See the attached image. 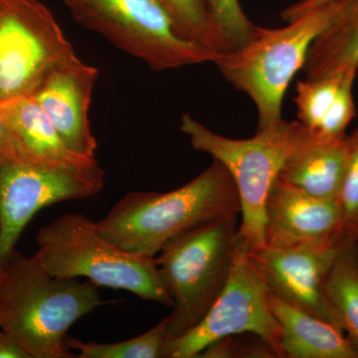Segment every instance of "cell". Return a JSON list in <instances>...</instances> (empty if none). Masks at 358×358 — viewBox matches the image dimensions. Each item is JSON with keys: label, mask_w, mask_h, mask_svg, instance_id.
Instances as JSON below:
<instances>
[{"label": "cell", "mask_w": 358, "mask_h": 358, "mask_svg": "<svg viewBox=\"0 0 358 358\" xmlns=\"http://www.w3.org/2000/svg\"><path fill=\"white\" fill-rule=\"evenodd\" d=\"M0 288V329L30 358H71L68 331L78 320L109 303L99 286L78 278L54 277L36 256L14 251Z\"/></svg>", "instance_id": "cell-1"}, {"label": "cell", "mask_w": 358, "mask_h": 358, "mask_svg": "<svg viewBox=\"0 0 358 358\" xmlns=\"http://www.w3.org/2000/svg\"><path fill=\"white\" fill-rule=\"evenodd\" d=\"M240 212L234 181L214 159L203 173L173 192L128 193L96 226L105 239L122 249L155 257L188 231Z\"/></svg>", "instance_id": "cell-2"}, {"label": "cell", "mask_w": 358, "mask_h": 358, "mask_svg": "<svg viewBox=\"0 0 358 358\" xmlns=\"http://www.w3.org/2000/svg\"><path fill=\"white\" fill-rule=\"evenodd\" d=\"M352 0H329L279 29L257 27L248 43L216 59L224 78L258 110V131L282 122V103L292 80L303 68L313 42Z\"/></svg>", "instance_id": "cell-3"}, {"label": "cell", "mask_w": 358, "mask_h": 358, "mask_svg": "<svg viewBox=\"0 0 358 358\" xmlns=\"http://www.w3.org/2000/svg\"><path fill=\"white\" fill-rule=\"evenodd\" d=\"M181 131L194 150L210 155L225 166L236 186L241 204L242 222L236 246L245 252L263 248L266 201L285 162L310 131L300 121L286 122L257 131L253 138L234 140L213 133L201 122L185 114Z\"/></svg>", "instance_id": "cell-4"}, {"label": "cell", "mask_w": 358, "mask_h": 358, "mask_svg": "<svg viewBox=\"0 0 358 358\" xmlns=\"http://www.w3.org/2000/svg\"><path fill=\"white\" fill-rule=\"evenodd\" d=\"M35 256L54 277L87 278L99 287L131 292L138 298L173 308L155 257L131 253L108 241L96 222L68 213L37 234Z\"/></svg>", "instance_id": "cell-5"}, {"label": "cell", "mask_w": 358, "mask_h": 358, "mask_svg": "<svg viewBox=\"0 0 358 358\" xmlns=\"http://www.w3.org/2000/svg\"><path fill=\"white\" fill-rule=\"evenodd\" d=\"M237 216L188 231L160 251V279L173 301V312L166 317L167 339L196 326L225 288L236 252Z\"/></svg>", "instance_id": "cell-6"}, {"label": "cell", "mask_w": 358, "mask_h": 358, "mask_svg": "<svg viewBox=\"0 0 358 358\" xmlns=\"http://www.w3.org/2000/svg\"><path fill=\"white\" fill-rule=\"evenodd\" d=\"M73 20L155 71L215 62L157 0H62Z\"/></svg>", "instance_id": "cell-7"}, {"label": "cell", "mask_w": 358, "mask_h": 358, "mask_svg": "<svg viewBox=\"0 0 358 358\" xmlns=\"http://www.w3.org/2000/svg\"><path fill=\"white\" fill-rule=\"evenodd\" d=\"M79 59L39 0H0V103L31 96L52 71Z\"/></svg>", "instance_id": "cell-8"}, {"label": "cell", "mask_w": 358, "mask_h": 358, "mask_svg": "<svg viewBox=\"0 0 358 358\" xmlns=\"http://www.w3.org/2000/svg\"><path fill=\"white\" fill-rule=\"evenodd\" d=\"M241 334L260 336L282 358L281 329L268 303L267 286L247 252L236 246L229 279L217 300L189 331L167 339L162 358L199 357L214 341Z\"/></svg>", "instance_id": "cell-9"}, {"label": "cell", "mask_w": 358, "mask_h": 358, "mask_svg": "<svg viewBox=\"0 0 358 358\" xmlns=\"http://www.w3.org/2000/svg\"><path fill=\"white\" fill-rule=\"evenodd\" d=\"M105 185L99 164L51 166L0 164V268L6 267L21 233L49 205L98 194Z\"/></svg>", "instance_id": "cell-10"}, {"label": "cell", "mask_w": 358, "mask_h": 358, "mask_svg": "<svg viewBox=\"0 0 358 358\" xmlns=\"http://www.w3.org/2000/svg\"><path fill=\"white\" fill-rule=\"evenodd\" d=\"M353 241L339 237L324 243L249 252V260L263 278L268 293L343 331L326 296L324 285L339 252Z\"/></svg>", "instance_id": "cell-11"}, {"label": "cell", "mask_w": 358, "mask_h": 358, "mask_svg": "<svg viewBox=\"0 0 358 358\" xmlns=\"http://www.w3.org/2000/svg\"><path fill=\"white\" fill-rule=\"evenodd\" d=\"M264 243L270 248H292L345 237L338 200L319 199L275 179L266 201Z\"/></svg>", "instance_id": "cell-12"}, {"label": "cell", "mask_w": 358, "mask_h": 358, "mask_svg": "<svg viewBox=\"0 0 358 358\" xmlns=\"http://www.w3.org/2000/svg\"><path fill=\"white\" fill-rule=\"evenodd\" d=\"M98 70L81 60L52 71L31 96L48 115L71 152L96 159L98 143L89 119Z\"/></svg>", "instance_id": "cell-13"}, {"label": "cell", "mask_w": 358, "mask_h": 358, "mask_svg": "<svg viewBox=\"0 0 358 358\" xmlns=\"http://www.w3.org/2000/svg\"><path fill=\"white\" fill-rule=\"evenodd\" d=\"M357 69H346L296 84L294 103L299 121L312 133L326 138H343L357 115L353 84Z\"/></svg>", "instance_id": "cell-14"}, {"label": "cell", "mask_w": 358, "mask_h": 358, "mask_svg": "<svg viewBox=\"0 0 358 358\" xmlns=\"http://www.w3.org/2000/svg\"><path fill=\"white\" fill-rule=\"evenodd\" d=\"M0 112L17 141L26 164L51 166H92L96 159L71 152L48 115L32 96L0 103Z\"/></svg>", "instance_id": "cell-15"}, {"label": "cell", "mask_w": 358, "mask_h": 358, "mask_svg": "<svg viewBox=\"0 0 358 358\" xmlns=\"http://www.w3.org/2000/svg\"><path fill=\"white\" fill-rule=\"evenodd\" d=\"M346 166V136H310L289 155L279 178L313 196L338 200Z\"/></svg>", "instance_id": "cell-16"}, {"label": "cell", "mask_w": 358, "mask_h": 358, "mask_svg": "<svg viewBox=\"0 0 358 358\" xmlns=\"http://www.w3.org/2000/svg\"><path fill=\"white\" fill-rule=\"evenodd\" d=\"M268 303L281 329L282 358H358L338 327L270 293Z\"/></svg>", "instance_id": "cell-17"}, {"label": "cell", "mask_w": 358, "mask_h": 358, "mask_svg": "<svg viewBox=\"0 0 358 358\" xmlns=\"http://www.w3.org/2000/svg\"><path fill=\"white\" fill-rule=\"evenodd\" d=\"M346 69L358 70V0L313 42L303 66L307 79H317Z\"/></svg>", "instance_id": "cell-18"}, {"label": "cell", "mask_w": 358, "mask_h": 358, "mask_svg": "<svg viewBox=\"0 0 358 358\" xmlns=\"http://www.w3.org/2000/svg\"><path fill=\"white\" fill-rule=\"evenodd\" d=\"M324 296L358 355V241L339 252L324 285Z\"/></svg>", "instance_id": "cell-19"}, {"label": "cell", "mask_w": 358, "mask_h": 358, "mask_svg": "<svg viewBox=\"0 0 358 358\" xmlns=\"http://www.w3.org/2000/svg\"><path fill=\"white\" fill-rule=\"evenodd\" d=\"M167 341V317L147 333L128 341L114 343H83L68 338L70 350L79 358H162Z\"/></svg>", "instance_id": "cell-20"}, {"label": "cell", "mask_w": 358, "mask_h": 358, "mask_svg": "<svg viewBox=\"0 0 358 358\" xmlns=\"http://www.w3.org/2000/svg\"><path fill=\"white\" fill-rule=\"evenodd\" d=\"M190 38L215 53L227 52L206 0H157Z\"/></svg>", "instance_id": "cell-21"}, {"label": "cell", "mask_w": 358, "mask_h": 358, "mask_svg": "<svg viewBox=\"0 0 358 358\" xmlns=\"http://www.w3.org/2000/svg\"><path fill=\"white\" fill-rule=\"evenodd\" d=\"M206 3L227 52L248 43L258 26L247 17L239 0H206Z\"/></svg>", "instance_id": "cell-22"}, {"label": "cell", "mask_w": 358, "mask_h": 358, "mask_svg": "<svg viewBox=\"0 0 358 358\" xmlns=\"http://www.w3.org/2000/svg\"><path fill=\"white\" fill-rule=\"evenodd\" d=\"M338 201L343 215V233L358 241V127L346 136V166Z\"/></svg>", "instance_id": "cell-23"}, {"label": "cell", "mask_w": 358, "mask_h": 358, "mask_svg": "<svg viewBox=\"0 0 358 358\" xmlns=\"http://www.w3.org/2000/svg\"><path fill=\"white\" fill-rule=\"evenodd\" d=\"M234 334L214 341L200 353L203 358H279L272 346L260 336Z\"/></svg>", "instance_id": "cell-24"}, {"label": "cell", "mask_w": 358, "mask_h": 358, "mask_svg": "<svg viewBox=\"0 0 358 358\" xmlns=\"http://www.w3.org/2000/svg\"><path fill=\"white\" fill-rule=\"evenodd\" d=\"M8 162L26 164L17 141L0 112V164Z\"/></svg>", "instance_id": "cell-25"}, {"label": "cell", "mask_w": 358, "mask_h": 358, "mask_svg": "<svg viewBox=\"0 0 358 358\" xmlns=\"http://www.w3.org/2000/svg\"><path fill=\"white\" fill-rule=\"evenodd\" d=\"M327 1L329 0H301L282 11V20H286L287 22H291L301 17L303 14L310 13L313 9L327 3Z\"/></svg>", "instance_id": "cell-26"}, {"label": "cell", "mask_w": 358, "mask_h": 358, "mask_svg": "<svg viewBox=\"0 0 358 358\" xmlns=\"http://www.w3.org/2000/svg\"><path fill=\"white\" fill-rule=\"evenodd\" d=\"M0 358H30L17 341L8 334L0 333Z\"/></svg>", "instance_id": "cell-27"}, {"label": "cell", "mask_w": 358, "mask_h": 358, "mask_svg": "<svg viewBox=\"0 0 358 358\" xmlns=\"http://www.w3.org/2000/svg\"><path fill=\"white\" fill-rule=\"evenodd\" d=\"M4 275H6L4 268H0V288H1L2 282H3Z\"/></svg>", "instance_id": "cell-28"}]
</instances>
